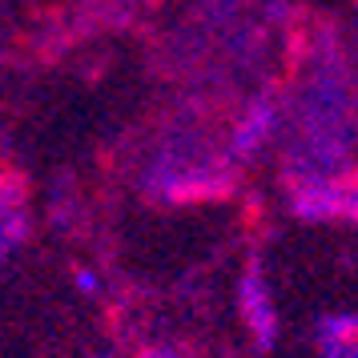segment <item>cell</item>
Instances as JSON below:
<instances>
[{"instance_id": "1", "label": "cell", "mask_w": 358, "mask_h": 358, "mask_svg": "<svg viewBox=\"0 0 358 358\" xmlns=\"http://www.w3.org/2000/svg\"><path fill=\"white\" fill-rule=\"evenodd\" d=\"M318 350L322 358H358V318L338 314L318 326Z\"/></svg>"}]
</instances>
